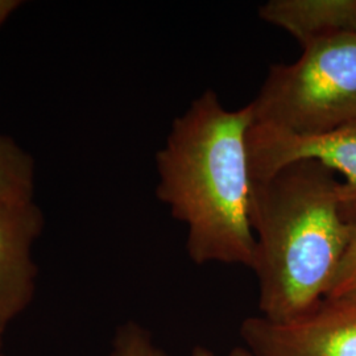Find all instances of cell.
Masks as SVG:
<instances>
[{"instance_id":"6da1fadb","label":"cell","mask_w":356,"mask_h":356,"mask_svg":"<svg viewBox=\"0 0 356 356\" xmlns=\"http://www.w3.org/2000/svg\"><path fill=\"white\" fill-rule=\"evenodd\" d=\"M252 120L250 103L229 110L214 90H206L173 120L165 145L156 154L157 198L186 225V250L198 266L252 267Z\"/></svg>"},{"instance_id":"7a4b0ae2","label":"cell","mask_w":356,"mask_h":356,"mask_svg":"<svg viewBox=\"0 0 356 356\" xmlns=\"http://www.w3.org/2000/svg\"><path fill=\"white\" fill-rule=\"evenodd\" d=\"M355 213L343 182L316 161H296L252 179L251 269L259 280L261 317L286 322L326 298Z\"/></svg>"},{"instance_id":"3957f363","label":"cell","mask_w":356,"mask_h":356,"mask_svg":"<svg viewBox=\"0 0 356 356\" xmlns=\"http://www.w3.org/2000/svg\"><path fill=\"white\" fill-rule=\"evenodd\" d=\"M301 57L273 65L252 102V123L293 135H318L356 122V33L302 47Z\"/></svg>"},{"instance_id":"277c9868","label":"cell","mask_w":356,"mask_h":356,"mask_svg":"<svg viewBox=\"0 0 356 356\" xmlns=\"http://www.w3.org/2000/svg\"><path fill=\"white\" fill-rule=\"evenodd\" d=\"M241 337L252 356H356V302L323 300L286 322L250 317Z\"/></svg>"},{"instance_id":"5b68a950","label":"cell","mask_w":356,"mask_h":356,"mask_svg":"<svg viewBox=\"0 0 356 356\" xmlns=\"http://www.w3.org/2000/svg\"><path fill=\"white\" fill-rule=\"evenodd\" d=\"M252 179L269 177L296 161H316L344 177V191L356 204V122L318 135H293L254 124L248 131Z\"/></svg>"},{"instance_id":"8992f818","label":"cell","mask_w":356,"mask_h":356,"mask_svg":"<svg viewBox=\"0 0 356 356\" xmlns=\"http://www.w3.org/2000/svg\"><path fill=\"white\" fill-rule=\"evenodd\" d=\"M42 229L33 201H0V332L31 302L36 267L31 250Z\"/></svg>"},{"instance_id":"52a82bcc","label":"cell","mask_w":356,"mask_h":356,"mask_svg":"<svg viewBox=\"0 0 356 356\" xmlns=\"http://www.w3.org/2000/svg\"><path fill=\"white\" fill-rule=\"evenodd\" d=\"M259 17L279 26L302 47L339 33H356V0H269Z\"/></svg>"},{"instance_id":"ba28073f","label":"cell","mask_w":356,"mask_h":356,"mask_svg":"<svg viewBox=\"0 0 356 356\" xmlns=\"http://www.w3.org/2000/svg\"><path fill=\"white\" fill-rule=\"evenodd\" d=\"M33 177L31 156L0 135V201H32Z\"/></svg>"},{"instance_id":"9c48e42d","label":"cell","mask_w":356,"mask_h":356,"mask_svg":"<svg viewBox=\"0 0 356 356\" xmlns=\"http://www.w3.org/2000/svg\"><path fill=\"white\" fill-rule=\"evenodd\" d=\"M111 356H170L153 343L149 332L136 323H126L116 332Z\"/></svg>"},{"instance_id":"30bf717a","label":"cell","mask_w":356,"mask_h":356,"mask_svg":"<svg viewBox=\"0 0 356 356\" xmlns=\"http://www.w3.org/2000/svg\"><path fill=\"white\" fill-rule=\"evenodd\" d=\"M325 300L356 302V213L343 259Z\"/></svg>"},{"instance_id":"8fae6325","label":"cell","mask_w":356,"mask_h":356,"mask_svg":"<svg viewBox=\"0 0 356 356\" xmlns=\"http://www.w3.org/2000/svg\"><path fill=\"white\" fill-rule=\"evenodd\" d=\"M191 356H216L211 350L206 348L204 346H195L191 350ZM226 356H252L245 347H235L229 351Z\"/></svg>"},{"instance_id":"7c38bea8","label":"cell","mask_w":356,"mask_h":356,"mask_svg":"<svg viewBox=\"0 0 356 356\" xmlns=\"http://www.w3.org/2000/svg\"><path fill=\"white\" fill-rule=\"evenodd\" d=\"M20 6L19 0H0V26Z\"/></svg>"},{"instance_id":"4fadbf2b","label":"cell","mask_w":356,"mask_h":356,"mask_svg":"<svg viewBox=\"0 0 356 356\" xmlns=\"http://www.w3.org/2000/svg\"><path fill=\"white\" fill-rule=\"evenodd\" d=\"M0 344H1V332H0Z\"/></svg>"},{"instance_id":"5bb4252c","label":"cell","mask_w":356,"mask_h":356,"mask_svg":"<svg viewBox=\"0 0 356 356\" xmlns=\"http://www.w3.org/2000/svg\"><path fill=\"white\" fill-rule=\"evenodd\" d=\"M0 356H4V355H3V354H1V353H0Z\"/></svg>"}]
</instances>
